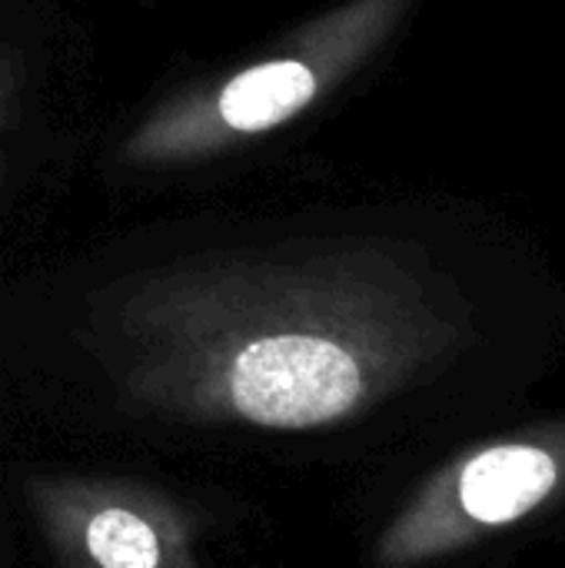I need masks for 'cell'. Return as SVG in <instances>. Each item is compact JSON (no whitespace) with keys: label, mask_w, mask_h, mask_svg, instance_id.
Here are the masks:
<instances>
[{"label":"cell","mask_w":565,"mask_h":568,"mask_svg":"<svg viewBox=\"0 0 565 568\" xmlns=\"http://www.w3.org/2000/svg\"><path fill=\"white\" fill-rule=\"evenodd\" d=\"M416 3L343 0L316 13L266 57L160 103L123 140V163H200L286 126L363 70Z\"/></svg>","instance_id":"3957f363"},{"label":"cell","mask_w":565,"mask_h":568,"mask_svg":"<svg viewBox=\"0 0 565 568\" xmlns=\"http://www.w3.org/2000/svg\"><path fill=\"white\" fill-rule=\"evenodd\" d=\"M17 87H20V60L13 57V50L0 47V130L10 116Z\"/></svg>","instance_id":"5b68a950"},{"label":"cell","mask_w":565,"mask_h":568,"mask_svg":"<svg viewBox=\"0 0 565 568\" xmlns=\"http://www.w3.org/2000/svg\"><path fill=\"white\" fill-rule=\"evenodd\" d=\"M87 433L176 449L333 459L433 439V393L483 346L480 313L393 240L220 250L87 300Z\"/></svg>","instance_id":"6da1fadb"},{"label":"cell","mask_w":565,"mask_h":568,"mask_svg":"<svg viewBox=\"0 0 565 568\" xmlns=\"http://www.w3.org/2000/svg\"><path fill=\"white\" fill-rule=\"evenodd\" d=\"M7 542H3V529H0V568H7V549H3Z\"/></svg>","instance_id":"8992f818"},{"label":"cell","mask_w":565,"mask_h":568,"mask_svg":"<svg viewBox=\"0 0 565 568\" xmlns=\"http://www.w3.org/2000/svg\"><path fill=\"white\" fill-rule=\"evenodd\" d=\"M20 503L53 568H206L200 513L173 489L90 469H23Z\"/></svg>","instance_id":"277c9868"},{"label":"cell","mask_w":565,"mask_h":568,"mask_svg":"<svg viewBox=\"0 0 565 568\" xmlns=\"http://www.w3.org/2000/svg\"><path fill=\"white\" fill-rule=\"evenodd\" d=\"M565 539V413L453 443L373 523L360 568H483Z\"/></svg>","instance_id":"7a4b0ae2"}]
</instances>
